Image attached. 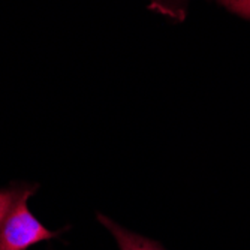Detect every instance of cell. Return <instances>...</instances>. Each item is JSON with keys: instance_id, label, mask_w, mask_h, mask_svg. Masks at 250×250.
<instances>
[{"instance_id": "2", "label": "cell", "mask_w": 250, "mask_h": 250, "mask_svg": "<svg viewBox=\"0 0 250 250\" xmlns=\"http://www.w3.org/2000/svg\"><path fill=\"white\" fill-rule=\"evenodd\" d=\"M98 219L106 229H109L112 237L116 238L120 250H165L159 243L151 241V240H148L146 237H141L138 234L130 232V231L122 228L120 225H117L116 222H112L109 217L98 214Z\"/></svg>"}, {"instance_id": "4", "label": "cell", "mask_w": 250, "mask_h": 250, "mask_svg": "<svg viewBox=\"0 0 250 250\" xmlns=\"http://www.w3.org/2000/svg\"><path fill=\"white\" fill-rule=\"evenodd\" d=\"M232 14L250 20V0H214Z\"/></svg>"}, {"instance_id": "1", "label": "cell", "mask_w": 250, "mask_h": 250, "mask_svg": "<svg viewBox=\"0 0 250 250\" xmlns=\"http://www.w3.org/2000/svg\"><path fill=\"white\" fill-rule=\"evenodd\" d=\"M38 190L36 185H12L0 189V250H27L59 235L32 214L27 201Z\"/></svg>"}, {"instance_id": "3", "label": "cell", "mask_w": 250, "mask_h": 250, "mask_svg": "<svg viewBox=\"0 0 250 250\" xmlns=\"http://www.w3.org/2000/svg\"><path fill=\"white\" fill-rule=\"evenodd\" d=\"M186 5L188 0H148L150 9L175 21H181L186 17Z\"/></svg>"}]
</instances>
